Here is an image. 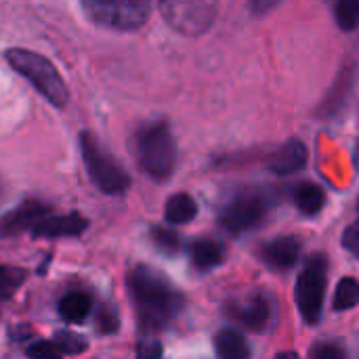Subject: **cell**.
Here are the masks:
<instances>
[{
  "label": "cell",
  "mask_w": 359,
  "mask_h": 359,
  "mask_svg": "<svg viewBox=\"0 0 359 359\" xmlns=\"http://www.w3.org/2000/svg\"><path fill=\"white\" fill-rule=\"evenodd\" d=\"M128 292L133 297L141 324L149 330L166 328L183 309V297L170 282L151 267H137L128 276Z\"/></svg>",
  "instance_id": "obj_1"
},
{
  "label": "cell",
  "mask_w": 359,
  "mask_h": 359,
  "mask_svg": "<svg viewBox=\"0 0 359 359\" xmlns=\"http://www.w3.org/2000/svg\"><path fill=\"white\" fill-rule=\"evenodd\" d=\"M135 158L145 175L164 181L177 164V145L166 122H149L135 135Z\"/></svg>",
  "instance_id": "obj_2"
},
{
  "label": "cell",
  "mask_w": 359,
  "mask_h": 359,
  "mask_svg": "<svg viewBox=\"0 0 359 359\" xmlns=\"http://www.w3.org/2000/svg\"><path fill=\"white\" fill-rule=\"evenodd\" d=\"M6 61L50 105H55V107H65L67 105L69 90H67V84L63 82L61 74L53 65V61H48L46 57H42V55H38L34 50H25V48H11L6 53Z\"/></svg>",
  "instance_id": "obj_3"
},
{
  "label": "cell",
  "mask_w": 359,
  "mask_h": 359,
  "mask_svg": "<svg viewBox=\"0 0 359 359\" xmlns=\"http://www.w3.org/2000/svg\"><path fill=\"white\" fill-rule=\"evenodd\" d=\"M80 151L86 172L99 191L107 196H118L128 189V172L103 149V145L90 133H80Z\"/></svg>",
  "instance_id": "obj_4"
},
{
  "label": "cell",
  "mask_w": 359,
  "mask_h": 359,
  "mask_svg": "<svg viewBox=\"0 0 359 359\" xmlns=\"http://www.w3.org/2000/svg\"><path fill=\"white\" fill-rule=\"evenodd\" d=\"M84 13L101 27L116 32H135L149 19V2L143 0H84Z\"/></svg>",
  "instance_id": "obj_5"
},
{
  "label": "cell",
  "mask_w": 359,
  "mask_h": 359,
  "mask_svg": "<svg viewBox=\"0 0 359 359\" xmlns=\"http://www.w3.org/2000/svg\"><path fill=\"white\" fill-rule=\"evenodd\" d=\"M160 11L168 25L183 36L204 34L217 17V4L208 0H170L162 2Z\"/></svg>",
  "instance_id": "obj_6"
},
{
  "label": "cell",
  "mask_w": 359,
  "mask_h": 359,
  "mask_svg": "<svg viewBox=\"0 0 359 359\" xmlns=\"http://www.w3.org/2000/svg\"><path fill=\"white\" fill-rule=\"evenodd\" d=\"M326 278V261L322 255H316L309 259V263L297 280V305L307 324H316L322 316Z\"/></svg>",
  "instance_id": "obj_7"
},
{
  "label": "cell",
  "mask_w": 359,
  "mask_h": 359,
  "mask_svg": "<svg viewBox=\"0 0 359 359\" xmlns=\"http://www.w3.org/2000/svg\"><path fill=\"white\" fill-rule=\"evenodd\" d=\"M265 217V200L259 194L236 196L221 212V225L229 233H244L255 229Z\"/></svg>",
  "instance_id": "obj_8"
},
{
  "label": "cell",
  "mask_w": 359,
  "mask_h": 359,
  "mask_svg": "<svg viewBox=\"0 0 359 359\" xmlns=\"http://www.w3.org/2000/svg\"><path fill=\"white\" fill-rule=\"evenodd\" d=\"M86 227H88V221L78 212H69V215H61V217L48 215L36 227H32V233H34V238H44V240L74 238V236H80Z\"/></svg>",
  "instance_id": "obj_9"
},
{
  "label": "cell",
  "mask_w": 359,
  "mask_h": 359,
  "mask_svg": "<svg viewBox=\"0 0 359 359\" xmlns=\"http://www.w3.org/2000/svg\"><path fill=\"white\" fill-rule=\"evenodd\" d=\"M50 215V208L40 204V202H25L19 208H15L13 212H8L2 221H0V236H15L23 229L36 227L42 219H46Z\"/></svg>",
  "instance_id": "obj_10"
},
{
  "label": "cell",
  "mask_w": 359,
  "mask_h": 359,
  "mask_svg": "<svg viewBox=\"0 0 359 359\" xmlns=\"http://www.w3.org/2000/svg\"><path fill=\"white\" fill-rule=\"evenodd\" d=\"M261 255H263V261H265L271 269L286 271V269L294 267V263L299 261L301 244H299L297 238L284 236V238H278V240L269 242V244L263 248Z\"/></svg>",
  "instance_id": "obj_11"
},
{
  "label": "cell",
  "mask_w": 359,
  "mask_h": 359,
  "mask_svg": "<svg viewBox=\"0 0 359 359\" xmlns=\"http://www.w3.org/2000/svg\"><path fill=\"white\" fill-rule=\"evenodd\" d=\"M307 164V147L292 139L288 143H284L271 158H269V168L276 175H292L297 170H301Z\"/></svg>",
  "instance_id": "obj_12"
},
{
  "label": "cell",
  "mask_w": 359,
  "mask_h": 359,
  "mask_svg": "<svg viewBox=\"0 0 359 359\" xmlns=\"http://www.w3.org/2000/svg\"><path fill=\"white\" fill-rule=\"evenodd\" d=\"M236 318L242 322V326H246L250 330H263L271 320V305L265 297L257 294L238 307Z\"/></svg>",
  "instance_id": "obj_13"
},
{
  "label": "cell",
  "mask_w": 359,
  "mask_h": 359,
  "mask_svg": "<svg viewBox=\"0 0 359 359\" xmlns=\"http://www.w3.org/2000/svg\"><path fill=\"white\" fill-rule=\"evenodd\" d=\"M215 349L219 359H250L248 341L236 328H225L215 339Z\"/></svg>",
  "instance_id": "obj_14"
},
{
  "label": "cell",
  "mask_w": 359,
  "mask_h": 359,
  "mask_svg": "<svg viewBox=\"0 0 359 359\" xmlns=\"http://www.w3.org/2000/svg\"><path fill=\"white\" fill-rule=\"evenodd\" d=\"M90 297L86 292H80V290H72L67 292L61 303H59V316L69 322V324H82L88 313H90Z\"/></svg>",
  "instance_id": "obj_15"
},
{
  "label": "cell",
  "mask_w": 359,
  "mask_h": 359,
  "mask_svg": "<svg viewBox=\"0 0 359 359\" xmlns=\"http://www.w3.org/2000/svg\"><path fill=\"white\" fill-rule=\"evenodd\" d=\"M292 200H294V206L303 215L313 217L324 208L326 196H324V189L316 183H299L292 191Z\"/></svg>",
  "instance_id": "obj_16"
},
{
  "label": "cell",
  "mask_w": 359,
  "mask_h": 359,
  "mask_svg": "<svg viewBox=\"0 0 359 359\" xmlns=\"http://www.w3.org/2000/svg\"><path fill=\"white\" fill-rule=\"evenodd\" d=\"M198 215V204L189 194H175L168 198L166 208H164V217L168 223L172 225H183L194 221Z\"/></svg>",
  "instance_id": "obj_17"
},
{
  "label": "cell",
  "mask_w": 359,
  "mask_h": 359,
  "mask_svg": "<svg viewBox=\"0 0 359 359\" xmlns=\"http://www.w3.org/2000/svg\"><path fill=\"white\" fill-rule=\"evenodd\" d=\"M191 261L198 269H212L223 261V246L210 238L196 240L191 244Z\"/></svg>",
  "instance_id": "obj_18"
},
{
  "label": "cell",
  "mask_w": 359,
  "mask_h": 359,
  "mask_svg": "<svg viewBox=\"0 0 359 359\" xmlns=\"http://www.w3.org/2000/svg\"><path fill=\"white\" fill-rule=\"evenodd\" d=\"M359 303V282L353 278H343L334 292V309L337 311H349L358 307Z\"/></svg>",
  "instance_id": "obj_19"
},
{
  "label": "cell",
  "mask_w": 359,
  "mask_h": 359,
  "mask_svg": "<svg viewBox=\"0 0 359 359\" xmlns=\"http://www.w3.org/2000/svg\"><path fill=\"white\" fill-rule=\"evenodd\" d=\"M334 17L343 29H355L359 25V0H341L334 6Z\"/></svg>",
  "instance_id": "obj_20"
},
{
  "label": "cell",
  "mask_w": 359,
  "mask_h": 359,
  "mask_svg": "<svg viewBox=\"0 0 359 359\" xmlns=\"http://www.w3.org/2000/svg\"><path fill=\"white\" fill-rule=\"evenodd\" d=\"M27 273L21 267L0 265V297H11L23 282Z\"/></svg>",
  "instance_id": "obj_21"
},
{
  "label": "cell",
  "mask_w": 359,
  "mask_h": 359,
  "mask_svg": "<svg viewBox=\"0 0 359 359\" xmlns=\"http://www.w3.org/2000/svg\"><path fill=\"white\" fill-rule=\"evenodd\" d=\"M55 343H57V347L61 349L63 355H78V353L86 351V347H88L86 341L82 337L74 334V332H59Z\"/></svg>",
  "instance_id": "obj_22"
},
{
  "label": "cell",
  "mask_w": 359,
  "mask_h": 359,
  "mask_svg": "<svg viewBox=\"0 0 359 359\" xmlns=\"http://www.w3.org/2000/svg\"><path fill=\"white\" fill-rule=\"evenodd\" d=\"M27 358L29 359H63L61 349L57 347L55 341H36L27 347Z\"/></svg>",
  "instance_id": "obj_23"
},
{
  "label": "cell",
  "mask_w": 359,
  "mask_h": 359,
  "mask_svg": "<svg viewBox=\"0 0 359 359\" xmlns=\"http://www.w3.org/2000/svg\"><path fill=\"white\" fill-rule=\"evenodd\" d=\"M151 240H154V244H156L162 252L172 255V252L179 250V236H177L175 231H170V229H162V227L154 229V231H151Z\"/></svg>",
  "instance_id": "obj_24"
},
{
  "label": "cell",
  "mask_w": 359,
  "mask_h": 359,
  "mask_svg": "<svg viewBox=\"0 0 359 359\" xmlns=\"http://www.w3.org/2000/svg\"><path fill=\"white\" fill-rule=\"evenodd\" d=\"M311 359H347V353L337 343H318L311 349Z\"/></svg>",
  "instance_id": "obj_25"
},
{
  "label": "cell",
  "mask_w": 359,
  "mask_h": 359,
  "mask_svg": "<svg viewBox=\"0 0 359 359\" xmlns=\"http://www.w3.org/2000/svg\"><path fill=\"white\" fill-rule=\"evenodd\" d=\"M343 246L355 257L359 259V221L351 223L347 229H345V236H343Z\"/></svg>",
  "instance_id": "obj_26"
},
{
  "label": "cell",
  "mask_w": 359,
  "mask_h": 359,
  "mask_svg": "<svg viewBox=\"0 0 359 359\" xmlns=\"http://www.w3.org/2000/svg\"><path fill=\"white\" fill-rule=\"evenodd\" d=\"M137 359H162V345L156 339H147L139 345Z\"/></svg>",
  "instance_id": "obj_27"
},
{
  "label": "cell",
  "mask_w": 359,
  "mask_h": 359,
  "mask_svg": "<svg viewBox=\"0 0 359 359\" xmlns=\"http://www.w3.org/2000/svg\"><path fill=\"white\" fill-rule=\"evenodd\" d=\"M97 328L101 330V332H114V330H118V316H116V311H111V309H103L99 316H97Z\"/></svg>",
  "instance_id": "obj_28"
},
{
  "label": "cell",
  "mask_w": 359,
  "mask_h": 359,
  "mask_svg": "<svg viewBox=\"0 0 359 359\" xmlns=\"http://www.w3.org/2000/svg\"><path fill=\"white\" fill-rule=\"evenodd\" d=\"M276 359H301L299 358V353L297 351H282V353H278Z\"/></svg>",
  "instance_id": "obj_29"
},
{
  "label": "cell",
  "mask_w": 359,
  "mask_h": 359,
  "mask_svg": "<svg viewBox=\"0 0 359 359\" xmlns=\"http://www.w3.org/2000/svg\"><path fill=\"white\" fill-rule=\"evenodd\" d=\"M6 196H8V189H6V183L0 179V206L4 204V200H6Z\"/></svg>",
  "instance_id": "obj_30"
}]
</instances>
